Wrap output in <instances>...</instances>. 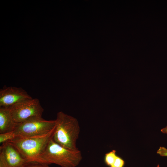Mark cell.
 <instances>
[{"label":"cell","instance_id":"8","mask_svg":"<svg viewBox=\"0 0 167 167\" xmlns=\"http://www.w3.org/2000/svg\"><path fill=\"white\" fill-rule=\"evenodd\" d=\"M16 124L11 117L10 108L0 107V134L13 131Z\"/></svg>","mask_w":167,"mask_h":167},{"label":"cell","instance_id":"7","mask_svg":"<svg viewBox=\"0 0 167 167\" xmlns=\"http://www.w3.org/2000/svg\"><path fill=\"white\" fill-rule=\"evenodd\" d=\"M32 98L22 88L6 87L0 91V107L10 108L19 102Z\"/></svg>","mask_w":167,"mask_h":167},{"label":"cell","instance_id":"12","mask_svg":"<svg viewBox=\"0 0 167 167\" xmlns=\"http://www.w3.org/2000/svg\"><path fill=\"white\" fill-rule=\"evenodd\" d=\"M124 164L123 160L117 156L114 163L111 167H123Z\"/></svg>","mask_w":167,"mask_h":167},{"label":"cell","instance_id":"14","mask_svg":"<svg viewBox=\"0 0 167 167\" xmlns=\"http://www.w3.org/2000/svg\"><path fill=\"white\" fill-rule=\"evenodd\" d=\"M161 131L163 133L167 134V126L165 127L162 129L161 130Z\"/></svg>","mask_w":167,"mask_h":167},{"label":"cell","instance_id":"3","mask_svg":"<svg viewBox=\"0 0 167 167\" xmlns=\"http://www.w3.org/2000/svg\"><path fill=\"white\" fill-rule=\"evenodd\" d=\"M55 129L42 135L16 136L7 142L14 147L28 161H36L52 138Z\"/></svg>","mask_w":167,"mask_h":167},{"label":"cell","instance_id":"4","mask_svg":"<svg viewBox=\"0 0 167 167\" xmlns=\"http://www.w3.org/2000/svg\"><path fill=\"white\" fill-rule=\"evenodd\" d=\"M56 120H47L42 117H36L16 123L14 132L16 136H31L48 133L56 126Z\"/></svg>","mask_w":167,"mask_h":167},{"label":"cell","instance_id":"9","mask_svg":"<svg viewBox=\"0 0 167 167\" xmlns=\"http://www.w3.org/2000/svg\"><path fill=\"white\" fill-rule=\"evenodd\" d=\"M117 156L115 150H112L106 153L104 157L105 163L107 165L111 167L114 163Z\"/></svg>","mask_w":167,"mask_h":167},{"label":"cell","instance_id":"1","mask_svg":"<svg viewBox=\"0 0 167 167\" xmlns=\"http://www.w3.org/2000/svg\"><path fill=\"white\" fill-rule=\"evenodd\" d=\"M82 159L80 151L66 148L54 142L52 137L36 161L48 165L54 164L61 167H75Z\"/></svg>","mask_w":167,"mask_h":167},{"label":"cell","instance_id":"6","mask_svg":"<svg viewBox=\"0 0 167 167\" xmlns=\"http://www.w3.org/2000/svg\"><path fill=\"white\" fill-rule=\"evenodd\" d=\"M0 161L6 167H22L28 161L19 152L7 142L0 147Z\"/></svg>","mask_w":167,"mask_h":167},{"label":"cell","instance_id":"11","mask_svg":"<svg viewBox=\"0 0 167 167\" xmlns=\"http://www.w3.org/2000/svg\"><path fill=\"white\" fill-rule=\"evenodd\" d=\"M22 167H50L49 165L36 161L27 162Z\"/></svg>","mask_w":167,"mask_h":167},{"label":"cell","instance_id":"15","mask_svg":"<svg viewBox=\"0 0 167 167\" xmlns=\"http://www.w3.org/2000/svg\"><path fill=\"white\" fill-rule=\"evenodd\" d=\"M157 167H159V165H158Z\"/></svg>","mask_w":167,"mask_h":167},{"label":"cell","instance_id":"13","mask_svg":"<svg viewBox=\"0 0 167 167\" xmlns=\"http://www.w3.org/2000/svg\"><path fill=\"white\" fill-rule=\"evenodd\" d=\"M157 153L161 156H167V149L163 147H160Z\"/></svg>","mask_w":167,"mask_h":167},{"label":"cell","instance_id":"10","mask_svg":"<svg viewBox=\"0 0 167 167\" xmlns=\"http://www.w3.org/2000/svg\"><path fill=\"white\" fill-rule=\"evenodd\" d=\"M16 137L13 131L0 134V143L2 144L14 139Z\"/></svg>","mask_w":167,"mask_h":167},{"label":"cell","instance_id":"2","mask_svg":"<svg viewBox=\"0 0 167 167\" xmlns=\"http://www.w3.org/2000/svg\"><path fill=\"white\" fill-rule=\"evenodd\" d=\"M55 130L52 136L54 142L71 150H79L76 142L80 131L79 122L74 117L62 111L57 115Z\"/></svg>","mask_w":167,"mask_h":167},{"label":"cell","instance_id":"5","mask_svg":"<svg viewBox=\"0 0 167 167\" xmlns=\"http://www.w3.org/2000/svg\"><path fill=\"white\" fill-rule=\"evenodd\" d=\"M11 117L16 123L30 119L42 117L44 109L38 99L31 98L21 101L10 107Z\"/></svg>","mask_w":167,"mask_h":167}]
</instances>
